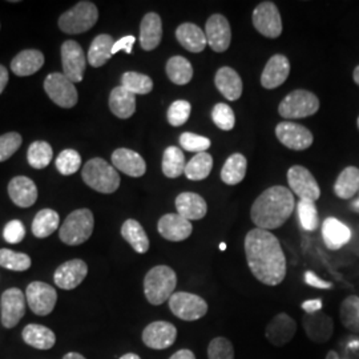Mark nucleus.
<instances>
[{"instance_id": "1", "label": "nucleus", "mask_w": 359, "mask_h": 359, "mask_svg": "<svg viewBox=\"0 0 359 359\" xmlns=\"http://www.w3.org/2000/svg\"><path fill=\"white\" fill-rule=\"evenodd\" d=\"M245 256L252 274L259 283L277 286L286 277V257L278 238L256 228L245 237Z\"/></svg>"}, {"instance_id": "2", "label": "nucleus", "mask_w": 359, "mask_h": 359, "mask_svg": "<svg viewBox=\"0 0 359 359\" xmlns=\"http://www.w3.org/2000/svg\"><path fill=\"white\" fill-rule=\"evenodd\" d=\"M294 206L293 193L286 187L276 185L257 197L250 210V217L259 229H277L292 216Z\"/></svg>"}, {"instance_id": "3", "label": "nucleus", "mask_w": 359, "mask_h": 359, "mask_svg": "<svg viewBox=\"0 0 359 359\" xmlns=\"http://www.w3.org/2000/svg\"><path fill=\"white\" fill-rule=\"evenodd\" d=\"M177 285L175 270L165 265L154 266L144 278V293L149 304L163 305L173 294Z\"/></svg>"}, {"instance_id": "4", "label": "nucleus", "mask_w": 359, "mask_h": 359, "mask_svg": "<svg viewBox=\"0 0 359 359\" xmlns=\"http://www.w3.org/2000/svg\"><path fill=\"white\" fill-rule=\"evenodd\" d=\"M81 177L96 192L109 194L120 187V176L116 168L99 157L92 158L84 165Z\"/></svg>"}, {"instance_id": "5", "label": "nucleus", "mask_w": 359, "mask_h": 359, "mask_svg": "<svg viewBox=\"0 0 359 359\" xmlns=\"http://www.w3.org/2000/svg\"><path fill=\"white\" fill-rule=\"evenodd\" d=\"M93 225L95 219L90 209H77L65 218L59 229L60 240L71 246L84 244L92 236Z\"/></svg>"}, {"instance_id": "6", "label": "nucleus", "mask_w": 359, "mask_h": 359, "mask_svg": "<svg viewBox=\"0 0 359 359\" xmlns=\"http://www.w3.org/2000/svg\"><path fill=\"white\" fill-rule=\"evenodd\" d=\"M97 19L99 11L92 1H79L75 7L60 16L59 27L65 34L76 35L90 31Z\"/></svg>"}, {"instance_id": "7", "label": "nucleus", "mask_w": 359, "mask_h": 359, "mask_svg": "<svg viewBox=\"0 0 359 359\" xmlns=\"http://www.w3.org/2000/svg\"><path fill=\"white\" fill-rule=\"evenodd\" d=\"M320 109V100L318 97L305 90H293L283 99L278 112L283 118H304L309 116L316 115Z\"/></svg>"}, {"instance_id": "8", "label": "nucleus", "mask_w": 359, "mask_h": 359, "mask_svg": "<svg viewBox=\"0 0 359 359\" xmlns=\"http://www.w3.org/2000/svg\"><path fill=\"white\" fill-rule=\"evenodd\" d=\"M170 311L182 321H197L208 313V304L200 295L179 292L169 298Z\"/></svg>"}, {"instance_id": "9", "label": "nucleus", "mask_w": 359, "mask_h": 359, "mask_svg": "<svg viewBox=\"0 0 359 359\" xmlns=\"http://www.w3.org/2000/svg\"><path fill=\"white\" fill-rule=\"evenodd\" d=\"M44 90L53 103L62 108H72L77 104V90L65 74H50L44 80Z\"/></svg>"}, {"instance_id": "10", "label": "nucleus", "mask_w": 359, "mask_h": 359, "mask_svg": "<svg viewBox=\"0 0 359 359\" xmlns=\"http://www.w3.org/2000/svg\"><path fill=\"white\" fill-rule=\"evenodd\" d=\"M253 26L266 38H278L283 34V20L273 1H262L253 11Z\"/></svg>"}, {"instance_id": "11", "label": "nucleus", "mask_w": 359, "mask_h": 359, "mask_svg": "<svg viewBox=\"0 0 359 359\" xmlns=\"http://www.w3.org/2000/svg\"><path fill=\"white\" fill-rule=\"evenodd\" d=\"M287 182L299 200H310L316 203L321 197V189L317 180L305 167L294 165L290 168L287 170Z\"/></svg>"}, {"instance_id": "12", "label": "nucleus", "mask_w": 359, "mask_h": 359, "mask_svg": "<svg viewBox=\"0 0 359 359\" xmlns=\"http://www.w3.org/2000/svg\"><path fill=\"white\" fill-rule=\"evenodd\" d=\"M26 299L28 306L36 316L46 317L55 309L57 293L51 285L35 281L27 286Z\"/></svg>"}, {"instance_id": "13", "label": "nucleus", "mask_w": 359, "mask_h": 359, "mask_svg": "<svg viewBox=\"0 0 359 359\" xmlns=\"http://www.w3.org/2000/svg\"><path fill=\"white\" fill-rule=\"evenodd\" d=\"M26 294L18 287H11L1 294L0 311L4 327L13 329L20 322L26 313Z\"/></svg>"}, {"instance_id": "14", "label": "nucleus", "mask_w": 359, "mask_h": 359, "mask_svg": "<svg viewBox=\"0 0 359 359\" xmlns=\"http://www.w3.org/2000/svg\"><path fill=\"white\" fill-rule=\"evenodd\" d=\"M62 65L63 74L72 83H80L86 72L87 59L80 44L75 40H67L62 46Z\"/></svg>"}, {"instance_id": "15", "label": "nucleus", "mask_w": 359, "mask_h": 359, "mask_svg": "<svg viewBox=\"0 0 359 359\" xmlns=\"http://www.w3.org/2000/svg\"><path fill=\"white\" fill-rule=\"evenodd\" d=\"M276 136L286 148L293 151H305L313 144V133L306 127L283 121L276 127Z\"/></svg>"}, {"instance_id": "16", "label": "nucleus", "mask_w": 359, "mask_h": 359, "mask_svg": "<svg viewBox=\"0 0 359 359\" xmlns=\"http://www.w3.org/2000/svg\"><path fill=\"white\" fill-rule=\"evenodd\" d=\"M177 338V329L173 323L156 321L149 323L142 332V342L154 350H164L172 346Z\"/></svg>"}, {"instance_id": "17", "label": "nucleus", "mask_w": 359, "mask_h": 359, "mask_svg": "<svg viewBox=\"0 0 359 359\" xmlns=\"http://www.w3.org/2000/svg\"><path fill=\"white\" fill-rule=\"evenodd\" d=\"M205 36L209 47L213 51H226L231 41V25L228 19L219 13L212 15L206 20Z\"/></svg>"}, {"instance_id": "18", "label": "nucleus", "mask_w": 359, "mask_h": 359, "mask_svg": "<svg viewBox=\"0 0 359 359\" xmlns=\"http://www.w3.org/2000/svg\"><path fill=\"white\" fill-rule=\"evenodd\" d=\"M295 333L297 322L286 313H280L268 323L265 337L273 346L283 347L292 342Z\"/></svg>"}, {"instance_id": "19", "label": "nucleus", "mask_w": 359, "mask_h": 359, "mask_svg": "<svg viewBox=\"0 0 359 359\" xmlns=\"http://www.w3.org/2000/svg\"><path fill=\"white\" fill-rule=\"evenodd\" d=\"M87 274L88 266L83 259H71L56 269L53 280L60 289L72 290L84 281Z\"/></svg>"}, {"instance_id": "20", "label": "nucleus", "mask_w": 359, "mask_h": 359, "mask_svg": "<svg viewBox=\"0 0 359 359\" xmlns=\"http://www.w3.org/2000/svg\"><path fill=\"white\" fill-rule=\"evenodd\" d=\"M157 229L165 240L172 243H180L187 240L193 231L191 221L181 217L177 213H168L160 218Z\"/></svg>"}, {"instance_id": "21", "label": "nucleus", "mask_w": 359, "mask_h": 359, "mask_svg": "<svg viewBox=\"0 0 359 359\" xmlns=\"http://www.w3.org/2000/svg\"><path fill=\"white\" fill-rule=\"evenodd\" d=\"M290 74L289 59L283 55H274L265 65L261 75V84L266 90H274L283 86Z\"/></svg>"}, {"instance_id": "22", "label": "nucleus", "mask_w": 359, "mask_h": 359, "mask_svg": "<svg viewBox=\"0 0 359 359\" xmlns=\"http://www.w3.org/2000/svg\"><path fill=\"white\" fill-rule=\"evenodd\" d=\"M302 325L309 339L316 344L327 342L333 334V320L321 311H317L313 314H305Z\"/></svg>"}, {"instance_id": "23", "label": "nucleus", "mask_w": 359, "mask_h": 359, "mask_svg": "<svg viewBox=\"0 0 359 359\" xmlns=\"http://www.w3.org/2000/svg\"><path fill=\"white\" fill-rule=\"evenodd\" d=\"M112 165L130 177H142L147 172V164L140 154L127 148H118L112 154Z\"/></svg>"}, {"instance_id": "24", "label": "nucleus", "mask_w": 359, "mask_h": 359, "mask_svg": "<svg viewBox=\"0 0 359 359\" xmlns=\"http://www.w3.org/2000/svg\"><path fill=\"white\" fill-rule=\"evenodd\" d=\"M8 194L15 205L29 208L38 200V188L32 180L26 176H18L10 181Z\"/></svg>"}, {"instance_id": "25", "label": "nucleus", "mask_w": 359, "mask_h": 359, "mask_svg": "<svg viewBox=\"0 0 359 359\" xmlns=\"http://www.w3.org/2000/svg\"><path fill=\"white\" fill-rule=\"evenodd\" d=\"M323 243L330 250H338L348 244L351 240V231L346 224L337 218H326L322 224Z\"/></svg>"}, {"instance_id": "26", "label": "nucleus", "mask_w": 359, "mask_h": 359, "mask_svg": "<svg viewBox=\"0 0 359 359\" xmlns=\"http://www.w3.org/2000/svg\"><path fill=\"white\" fill-rule=\"evenodd\" d=\"M215 84L221 95L229 102L238 100L243 95V80L231 67H222L218 69Z\"/></svg>"}, {"instance_id": "27", "label": "nucleus", "mask_w": 359, "mask_h": 359, "mask_svg": "<svg viewBox=\"0 0 359 359\" xmlns=\"http://www.w3.org/2000/svg\"><path fill=\"white\" fill-rule=\"evenodd\" d=\"M176 209H177V215L181 217L188 221H192V219L194 221V219L205 217L208 205L204 197H201L200 194L184 192L179 194L176 198Z\"/></svg>"}, {"instance_id": "28", "label": "nucleus", "mask_w": 359, "mask_h": 359, "mask_svg": "<svg viewBox=\"0 0 359 359\" xmlns=\"http://www.w3.org/2000/svg\"><path fill=\"white\" fill-rule=\"evenodd\" d=\"M163 38V22L156 13H147L140 25V44L142 50L154 51Z\"/></svg>"}, {"instance_id": "29", "label": "nucleus", "mask_w": 359, "mask_h": 359, "mask_svg": "<svg viewBox=\"0 0 359 359\" xmlns=\"http://www.w3.org/2000/svg\"><path fill=\"white\" fill-rule=\"evenodd\" d=\"M176 38L187 51L193 53L204 51L208 44L204 31L193 23H184L177 27Z\"/></svg>"}, {"instance_id": "30", "label": "nucleus", "mask_w": 359, "mask_h": 359, "mask_svg": "<svg viewBox=\"0 0 359 359\" xmlns=\"http://www.w3.org/2000/svg\"><path fill=\"white\" fill-rule=\"evenodd\" d=\"M44 65V55L38 50H26L18 53L11 62V69L16 76H31Z\"/></svg>"}, {"instance_id": "31", "label": "nucleus", "mask_w": 359, "mask_h": 359, "mask_svg": "<svg viewBox=\"0 0 359 359\" xmlns=\"http://www.w3.org/2000/svg\"><path fill=\"white\" fill-rule=\"evenodd\" d=\"M109 108L118 118H129L136 111V96L118 86L109 95Z\"/></svg>"}, {"instance_id": "32", "label": "nucleus", "mask_w": 359, "mask_h": 359, "mask_svg": "<svg viewBox=\"0 0 359 359\" xmlns=\"http://www.w3.org/2000/svg\"><path fill=\"white\" fill-rule=\"evenodd\" d=\"M22 335L27 345L39 350H50L56 344L55 333L43 325H27Z\"/></svg>"}, {"instance_id": "33", "label": "nucleus", "mask_w": 359, "mask_h": 359, "mask_svg": "<svg viewBox=\"0 0 359 359\" xmlns=\"http://www.w3.org/2000/svg\"><path fill=\"white\" fill-rule=\"evenodd\" d=\"M121 236L135 249V252L140 255L148 252L149 238L139 221L127 219L121 226Z\"/></svg>"}, {"instance_id": "34", "label": "nucleus", "mask_w": 359, "mask_h": 359, "mask_svg": "<svg viewBox=\"0 0 359 359\" xmlns=\"http://www.w3.org/2000/svg\"><path fill=\"white\" fill-rule=\"evenodd\" d=\"M115 40L111 35H99L93 39L88 50V63L95 68L105 65L112 57V48Z\"/></svg>"}, {"instance_id": "35", "label": "nucleus", "mask_w": 359, "mask_h": 359, "mask_svg": "<svg viewBox=\"0 0 359 359\" xmlns=\"http://www.w3.org/2000/svg\"><path fill=\"white\" fill-rule=\"evenodd\" d=\"M359 192V169L355 167H347L339 173L334 184V193L339 198H351Z\"/></svg>"}, {"instance_id": "36", "label": "nucleus", "mask_w": 359, "mask_h": 359, "mask_svg": "<svg viewBox=\"0 0 359 359\" xmlns=\"http://www.w3.org/2000/svg\"><path fill=\"white\" fill-rule=\"evenodd\" d=\"M246 169L248 161L244 154H231L221 169V180L228 185H237L244 180Z\"/></svg>"}, {"instance_id": "37", "label": "nucleus", "mask_w": 359, "mask_h": 359, "mask_svg": "<svg viewBox=\"0 0 359 359\" xmlns=\"http://www.w3.org/2000/svg\"><path fill=\"white\" fill-rule=\"evenodd\" d=\"M167 75L177 86L188 84L193 77V67L184 56H173L168 60Z\"/></svg>"}, {"instance_id": "38", "label": "nucleus", "mask_w": 359, "mask_h": 359, "mask_svg": "<svg viewBox=\"0 0 359 359\" xmlns=\"http://www.w3.org/2000/svg\"><path fill=\"white\" fill-rule=\"evenodd\" d=\"M60 217L52 209H43L34 218L32 222V233L38 238H46L51 236L52 233L57 231Z\"/></svg>"}, {"instance_id": "39", "label": "nucleus", "mask_w": 359, "mask_h": 359, "mask_svg": "<svg viewBox=\"0 0 359 359\" xmlns=\"http://www.w3.org/2000/svg\"><path fill=\"white\" fill-rule=\"evenodd\" d=\"M185 156L177 147H168L163 154V173L168 179H177L185 172Z\"/></svg>"}, {"instance_id": "40", "label": "nucleus", "mask_w": 359, "mask_h": 359, "mask_svg": "<svg viewBox=\"0 0 359 359\" xmlns=\"http://www.w3.org/2000/svg\"><path fill=\"white\" fill-rule=\"evenodd\" d=\"M339 317L348 332L359 333V297L350 295L342 301Z\"/></svg>"}, {"instance_id": "41", "label": "nucleus", "mask_w": 359, "mask_h": 359, "mask_svg": "<svg viewBox=\"0 0 359 359\" xmlns=\"http://www.w3.org/2000/svg\"><path fill=\"white\" fill-rule=\"evenodd\" d=\"M213 168V158L209 154H198L193 157L192 160L185 167V176L193 181L205 180Z\"/></svg>"}, {"instance_id": "42", "label": "nucleus", "mask_w": 359, "mask_h": 359, "mask_svg": "<svg viewBox=\"0 0 359 359\" xmlns=\"http://www.w3.org/2000/svg\"><path fill=\"white\" fill-rule=\"evenodd\" d=\"M52 156H53V151L48 142H32L28 148L27 160L31 167L35 168V169H43V168L50 165Z\"/></svg>"}, {"instance_id": "43", "label": "nucleus", "mask_w": 359, "mask_h": 359, "mask_svg": "<svg viewBox=\"0 0 359 359\" xmlns=\"http://www.w3.org/2000/svg\"><path fill=\"white\" fill-rule=\"evenodd\" d=\"M121 87L136 95H147L154 90L152 79L139 72H126L121 76Z\"/></svg>"}, {"instance_id": "44", "label": "nucleus", "mask_w": 359, "mask_h": 359, "mask_svg": "<svg viewBox=\"0 0 359 359\" xmlns=\"http://www.w3.org/2000/svg\"><path fill=\"white\" fill-rule=\"evenodd\" d=\"M298 218L302 229L308 231H314L320 225V217L318 210L314 201L310 200H299L297 205Z\"/></svg>"}, {"instance_id": "45", "label": "nucleus", "mask_w": 359, "mask_h": 359, "mask_svg": "<svg viewBox=\"0 0 359 359\" xmlns=\"http://www.w3.org/2000/svg\"><path fill=\"white\" fill-rule=\"evenodd\" d=\"M31 258L25 253H18L10 249H0V266L13 271H25L31 268Z\"/></svg>"}, {"instance_id": "46", "label": "nucleus", "mask_w": 359, "mask_h": 359, "mask_svg": "<svg viewBox=\"0 0 359 359\" xmlns=\"http://www.w3.org/2000/svg\"><path fill=\"white\" fill-rule=\"evenodd\" d=\"M81 167V156L74 149H65L56 158V168L63 176L76 173Z\"/></svg>"}, {"instance_id": "47", "label": "nucleus", "mask_w": 359, "mask_h": 359, "mask_svg": "<svg viewBox=\"0 0 359 359\" xmlns=\"http://www.w3.org/2000/svg\"><path fill=\"white\" fill-rule=\"evenodd\" d=\"M192 112V105L187 100H176L168 109V121L172 127L184 126Z\"/></svg>"}, {"instance_id": "48", "label": "nucleus", "mask_w": 359, "mask_h": 359, "mask_svg": "<svg viewBox=\"0 0 359 359\" xmlns=\"http://www.w3.org/2000/svg\"><path fill=\"white\" fill-rule=\"evenodd\" d=\"M209 359H234V347L225 337H216L208 346Z\"/></svg>"}, {"instance_id": "49", "label": "nucleus", "mask_w": 359, "mask_h": 359, "mask_svg": "<svg viewBox=\"0 0 359 359\" xmlns=\"http://www.w3.org/2000/svg\"><path fill=\"white\" fill-rule=\"evenodd\" d=\"M213 123L222 130H231L236 124V116L228 104L219 103L212 111Z\"/></svg>"}, {"instance_id": "50", "label": "nucleus", "mask_w": 359, "mask_h": 359, "mask_svg": "<svg viewBox=\"0 0 359 359\" xmlns=\"http://www.w3.org/2000/svg\"><path fill=\"white\" fill-rule=\"evenodd\" d=\"M180 144L185 151L197 154H204L210 148V140L208 137L191 132H185L180 136Z\"/></svg>"}, {"instance_id": "51", "label": "nucleus", "mask_w": 359, "mask_h": 359, "mask_svg": "<svg viewBox=\"0 0 359 359\" xmlns=\"http://www.w3.org/2000/svg\"><path fill=\"white\" fill-rule=\"evenodd\" d=\"M22 136L16 132H10L0 136V163L8 160L22 145Z\"/></svg>"}, {"instance_id": "52", "label": "nucleus", "mask_w": 359, "mask_h": 359, "mask_svg": "<svg viewBox=\"0 0 359 359\" xmlns=\"http://www.w3.org/2000/svg\"><path fill=\"white\" fill-rule=\"evenodd\" d=\"M25 236H26V228L23 222L19 219L10 221L3 229V237L8 244H19L20 241H23Z\"/></svg>"}, {"instance_id": "53", "label": "nucleus", "mask_w": 359, "mask_h": 359, "mask_svg": "<svg viewBox=\"0 0 359 359\" xmlns=\"http://www.w3.org/2000/svg\"><path fill=\"white\" fill-rule=\"evenodd\" d=\"M136 41V38L128 35V36H124V38L120 39L115 41L114 44V48H112V55H115L117 52L124 51L126 53H132V48H133V44Z\"/></svg>"}, {"instance_id": "54", "label": "nucleus", "mask_w": 359, "mask_h": 359, "mask_svg": "<svg viewBox=\"0 0 359 359\" xmlns=\"http://www.w3.org/2000/svg\"><path fill=\"white\" fill-rule=\"evenodd\" d=\"M305 283H308L309 286L317 287V289H332L333 285L327 281L321 280L314 271H306L305 273Z\"/></svg>"}, {"instance_id": "55", "label": "nucleus", "mask_w": 359, "mask_h": 359, "mask_svg": "<svg viewBox=\"0 0 359 359\" xmlns=\"http://www.w3.org/2000/svg\"><path fill=\"white\" fill-rule=\"evenodd\" d=\"M301 308L306 311V314H313V313L321 311L322 299H309L301 305Z\"/></svg>"}, {"instance_id": "56", "label": "nucleus", "mask_w": 359, "mask_h": 359, "mask_svg": "<svg viewBox=\"0 0 359 359\" xmlns=\"http://www.w3.org/2000/svg\"><path fill=\"white\" fill-rule=\"evenodd\" d=\"M169 359H196V355L193 354V351H191V350L182 348V350L176 351Z\"/></svg>"}, {"instance_id": "57", "label": "nucleus", "mask_w": 359, "mask_h": 359, "mask_svg": "<svg viewBox=\"0 0 359 359\" xmlns=\"http://www.w3.org/2000/svg\"><path fill=\"white\" fill-rule=\"evenodd\" d=\"M8 83V71L4 65H0V95Z\"/></svg>"}, {"instance_id": "58", "label": "nucleus", "mask_w": 359, "mask_h": 359, "mask_svg": "<svg viewBox=\"0 0 359 359\" xmlns=\"http://www.w3.org/2000/svg\"><path fill=\"white\" fill-rule=\"evenodd\" d=\"M63 359H86L81 354H79V353H68V354H65Z\"/></svg>"}, {"instance_id": "59", "label": "nucleus", "mask_w": 359, "mask_h": 359, "mask_svg": "<svg viewBox=\"0 0 359 359\" xmlns=\"http://www.w3.org/2000/svg\"><path fill=\"white\" fill-rule=\"evenodd\" d=\"M326 359H344V358H341V357H339V355H338V354H337V353H335V351H334V350H330V351H329V353H327V355H326Z\"/></svg>"}, {"instance_id": "60", "label": "nucleus", "mask_w": 359, "mask_h": 359, "mask_svg": "<svg viewBox=\"0 0 359 359\" xmlns=\"http://www.w3.org/2000/svg\"><path fill=\"white\" fill-rule=\"evenodd\" d=\"M120 359H142L137 354H133V353H128L126 355H123Z\"/></svg>"}, {"instance_id": "61", "label": "nucleus", "mask_w": 359, "mask_h": 359, "mask_svg": "<svg viewBox=\"0 0 359 359\" xmlns=\"http://www.w3.org/2000/svg\"><path fill=\"white\" fill-rule=\"evenodd\" d=\"M353 77H354V81L357 83L359 86V65L354 69V74H353Z\"/></svg>"}, {"instance_id": "62", "label": "nucleus", "mask_w": 359, "mask_h": 359, "mask_svg": "<svg viewBox=\"0 0 359 359\" xmlns=\"http://www.w3.org/2000/svg\"><path fill=\"white\" fill-rule=\"evenodd\" d=\"M353 209L359 212V198L357 201H354V204H353Z\"/></svg>"}, {"instance_id": "63", "label": "nucleus", "mask_w": 359, "mask_h": 359, "mask_svg": "<svg viewBox=\"0 0 359 359\" xmlns=\"http://www.w3.org/2000/svg\"><path fill=\"white\" fill-rule=\"evenodd\" d=\"M219 249H221V250H225V249H226V244L219 245Z\"/></svg>"}, {"instance_id": "64", "label": "nucleus", "mask_w": 359, "mask_h": 359, "mask_svg": "<svg viewBox=\"0 0 359 359\" xmlns=\"http://www.w3.org/2000/svg\"><path fill=\"white\" fill-rule=\"evenodd\" d=\"M358 128H359V117H358Z\"/></svg>"}]
</instances>
